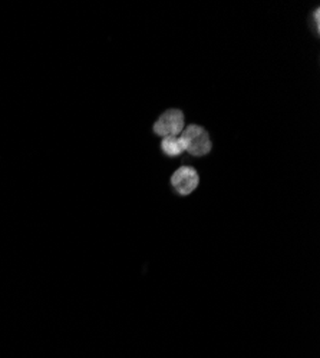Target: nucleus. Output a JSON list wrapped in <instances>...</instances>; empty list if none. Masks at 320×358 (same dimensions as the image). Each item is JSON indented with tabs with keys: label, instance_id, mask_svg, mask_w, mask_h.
<instances>
[{
	"label": "nucleus",
	"instance_id": "nucleus-1",
	"mask_svg": "<svg viewBox=\"0 0 320 358\" xmlns=\"http://www.w3.org/2000/svg\"><path fill=\"white\" fill-rule=\"evenodd\" d=\"M181 142L184 151L194 157H204L211 151V141L207 131L197 125H190L181 132Z\"/></svg>",
	"mask_w": 320,
	"mask_h": 358
},
{
	"label": "nucleus",
	"instance_id": "nucleus-2",
	"mask_svg": "<svg viewBox=\"0 0 320 358\" xmlns=\"http://www.w3.org/2000/svg\"><path fill=\"white\" fill-rule=\"evenodd\" d=\"M184 131V113L179 109L164 112L154 125V132L160 136H177Z\"/></svg>",
	"mask_w": 320,
	"mask_h": 358
},
{
	"label": "nucleus",
	"instance_id": "nucleus-3",
	"mask_svg": "<svg viewBox=\"0 0 320 358\" xmlns=\"http://www.w3.org/2000/svg\"><path fill=\"white\" fill-rule=\"evenodd\" d=\"M200 182L198 173L191 166H181L171 176V184L180 195H190Z\"/></svg>",
	"mask_w": 320,
	"mask_h": 358
},
{
	"label": "nucleus",
	"instance_id": "nucleus-4",
	"mask_svg": "<svg viewBox=\"0 0 320 358\" xmlns=\"http://www.w3.org/2000/svg\"><path fill=\"white\" fill-rule=\"evenodd\" d=\"M161 149L168 157H177L184 152V146L180 138L177 136H167L161 142Z\"/></svg>",
	"mask_w": 320,
	"mask_h": 358
},
{
	"label": "nucleus",
	"instance_id": "nucleus-5",
	"mask_svg": "<svg viewBox=\"0 0 320 358\" xmlns=\"http://www.w3.org/2000/svg\"><path fill=\"white\" fill-rule=\"evenodd\" d=\"M313 19H314V26H316V31L319 32V9H316V10H314Z\"/></svg>",
	"mask_w": 320,
	"mask_h": 358
}]
</instances>
